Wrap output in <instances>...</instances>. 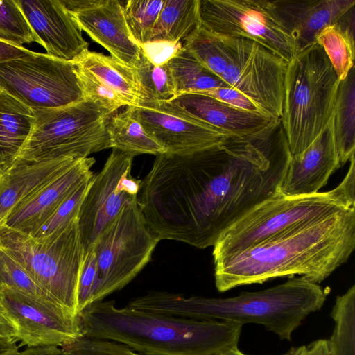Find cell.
Segmentation results:
<instances>
[{"label": "cell", "mask_w": 355, "mask_h": 355, "mask_svg": "<svg viewBox=\"0 0 355 355\" xmlns=\"http://www.w3.org/2000/svg\"><path fill=\"white\" fill-rule=\"evenodd\" d=\"M355 248V207L284 233L214 262L216 288L301 275L319 284L346 263Z\"/></svg>", "instance_id": "cell-1"}, {"label": "cell", "mask_w": 355, "mask_h": 355, "mask_svg": "<svg viewBox=\"0 0 355 355\" xmlns=\"http://www.w3.org/2000/svg\"><path fill=\"white\" fill-rule=\"evenodd\" d=\"M82 336L112 340L145 355H214L237 347L243 324L196 320L95 302L78 315Z\"/></svg>", "instance_id": "cell-2"}, {"label": "cell", "mask_w": 355, "mask_h": 355, "mask_svg": "<svg viewBox=\"0 0 355 355\" xmlns=\"http://www.w3.org/2000/svg\"><path fill=\"white\" fill-rule=\"evenodd\" d=\"M328 293V289L300 277L263 291L243 292L227 298L185 297L153 291L131 300L127 306L196 320L259 324L282 340H291L293 332L302 321L322 307Z\"/></svg>", "instance_id": "cell-3"}, {"label": "cell", "mask_w": 355, "mask_h": 355, "mask_svg": "<svg viewBox=\"0 0 355 355\" xmlns=\"http://www.w3.org/2000/svg\"><path fill=\"white\" fill-rule=\"evenodd\" d=\"M340 83L316 42L287 63L281 123L291 155L302 152L331 118Z\"/></svg>", "instance_id": "cell-4"}, {"label": "cell", "mask_w": 355, "mask_h": 355, "mask_svg": "<svg viewBox=\"0 0 355 355\" xmlns=\"http://www.w3.org/2000/svg\"><path fill=\"white\" fill-rule=\"evenodd\" d=\"M78 218L42 238L0 226V245L51 300L76 315L78 282L85 259Z\"/></svg>", "instance_id": "cell-5"}, {"label": "cell", "mask_w": 355, "mask_h": 355, "mask_svg": "<svg viewBox=\"0 0 355 355\" xmlns=\"http://www.w3.org/2000/svg\"><path fill=\"white\" fill-rule=\"evenodd\" d=\"M352 207L355 206L338 186L329 191L306 196H291L279 191L221 234L213 246L214 261Z\"/></svg>", "instance_id": "cell-6"}, {"label": "cell", "mask_w": 355, "mask_h": 355, "mask_svg": "<svg viewBox=\"0 0 355 355\" xmlns=\"http://www.w3.org/2000/svg\"><path fill=\"white\" fill-rule=\"evenodd\" d=\"M33 112L31 133L11 164L61 157L83 159L111 148L107 126L112 114L90 101Z\"/></svg>", "instance_id": "cell-7"}, {"label": "cell", "mask_w": 355, "mask_h": 355, "mask_svg": "<svg viewBox=\"0 0 355 355\" xmlns=\"http://www.w3.org/2000/svg\"><path fill=\"white\" fill-rule=\"evenodd\" d=\"M159 241L146 224L138 198L125 204L93 247L98 271L93 302L131 282L150 261Z\"/></svg>", "instance_id": "cell-8"}, {"label": "cell", "mask_w": 355, "mask_h": 355, "mask_svg": "<svg viewBox=\"0 0 355 355\" xmlns=\"http://www.w3.org/2000/svg\"><path fill=\"white\" fill-rule=\"evenodd\" d=\"M0 91L33 110L84 100L75 62L35 51L0 62Z\"/></svg>", "instance_id": "cell-9"}, {"label": "cell", "mask_w": 355, "mask_h": 355, "mask_svg": "<svg viewBox=\"0 0 355 355\" xmlns=\"http://www.w3.org/2000/svg\"><path fill=\"white\" fill-rule=\"evenodd\" d=\"M201 26L217 35L252 40L286 62L294 40L268 0H200Z\"/></svg>", "instance_id": "cell-10"}, {"label": "cell", "mask_w": 355, "mask_h": 355, "mask_svg": "<svg viewBox=\"0 0 355 355\" xmlns=\"http://www.w3.org/2000/svg\"><path fill=\"white\" fill-rule=\"evenodd\" d=\"M221 36L229 63L220 80L248 98L267 116L280 119L288 62L252 40Z\"/></svg>", "instance_id": "cell-11"}, {"label": "cell", "mask_w": 355, "mask_h": 355, "mask_svg": "<svg viewBox=\"0 0 355 355\" xmlns=\"http://www.w3.org/2000/svg\"><path fill=\"white\" fill-rule=\"evenodd\" d=\"M0 309L14 326L20 346L62 347L82 336L78 315L12 286H0Z\"/></svg>", "instance_id": "cell-12"}, {"label": "cell", "mask_w": 355, "mask_h": 355, "mask_svg": "<svg viewBox=\"0 0 355 355\" xmlns=\"http://www.w3.org/2000/svg\"><path fill=\"white\" fill-rule=\"evenodd\" d=\"M133 158L112 149L103 168L94 175L78 218L85 255L123 206L137 198L123 191L120 184L122 177L131 173Z\"/></svg>", "instance_id": "cell-13"}, {"label": "cell", "mask_w": 355, "mask_h": 355, "mask_svg": "<svg viewBox=\"0 0 355 355\" xmlns=\"http://www.w3.org/2000/svg\"><path fill=\"white\" fill-rule=\"evenodd\" d=\"M166 153L189 154L230 137L222 130L190 116L171 102H142L127 106Z\"/></svg>", "instance_id": "cell-14"}, {"label": "cell", "mask_w": 355, "mask_h": 355, "mask_svg": "<svg viewBox=\"0 0 355 355\" xmlns=\"http://www.w3.org/2000/svg\"><path fill=\"white\" fill-rule=\"evenodd\" d=\"M80 29L123 64L135 68L141 49L128 28L121 1L62 0Z\"/></svg>", "instance_id": "cell-15"}, {"label": "cell", "mask_w": 355, "mask_h": 355, "mask_svg": "<svg viewBox=\"0 0 355 355\" xmlns=\"http://www.w3.org/2000/svg\"><path fill=\"white\" fill-rule=\"evenodd\" d=\"M46 54L76 62L89 43L62 0H16Z\"/></svg>", "instance_id": "cell-16"}, {"label": "cell", "mask_w": 355, "mask_h": 355, "mask_svg": "<svg viewBox=\"0 0 355 355\" xmlns=\"http://www.w3.org/2000/svg\"><path fill=\"white\" fill-rule=\"evenodd\" d=\"M94 163L93 157L80 159L44 183L12 210L3 226L33 234L74 189L94 175Z\"/></svg>", "instance_id": "cell-17"}, {"label": "cell", "mask_w": 355, "mask_h": 355, "mask_svg": "<svg viewBox=\"0 0 355 355\" xmlns=\"http://www.w3.org/2000/svg\"><path fill=\"white\" fill-rule=\"evenodd\" d=\"M340 167L331 118L306 148L291 156L279 191L291 196L318 193Z\"/></svg>", "instance_id": "cell-18"}, {"label": "cell", "mask_w": 355, "mask_h": 355, "mask_svg": "<svg viewBox=\"0 0 355 355\" xmlns=\"http://www.w3.org/2000/svg\"><path fill=\"white\" fill-rule=\"evenodd\" d=\"M278 17L290 32L297 53L315 42L324 27L354 12V0H272Z\"/></svg>", "instance_id": "cell-19"}, {"label": "cell", "mask_w": 355, "mask_h": 355, "mask_svg": "<svg viewBox=\"0 0 355 355\" xmlns=\"http://www.w3.org/2000/svg\"><path fill=\"white\" fill-rule=\"evenodd\" d=\"M170 102L195 119L231 136L255 133L277 120L262 113L229 105L205 94H184Z\"/></svg>", "instance_id": "cell-20"}, {"label": "cell", "mask_w": 355, "mask_h": 355, "mask_svg": "<svg viewBox=\"0 0 355 355\" xmlns=\"http://www.w3.org/2000/svg\"><path fill=\"white\" fill-rule=\"evenodd\" d=\"M78 159L61 157L32 162H18L0 170V226L12 210L44 183L64 172Z\"/></svg>", "instance_id": "cell-21"}, {"label": "cell", "mask_w": 355, "mask_h": 355, "mask_svg": "<svg viewBox=\"0 0 355 355\" xmlns=\"http://www.w3.org/2000/svg\"><path fill=\"white\" fill-rule=\"evenodd\" d=\"M33 110L0 91V170L8 167L28 137Z\"/></svg>", "instance_id": "cell-22"}, {"label": "cell", "mask_w": 355, "mask_h": 355, "mask_svg": "<svg viewBox=\"0 0 355 355\" xmlns=\"http://www.w3.org/2000/svg\"><path fill=\"white\" fill-rule=\"evenodd\" d=\"M75 63L114 91L128 106L137 105L140 102L141 92L134 68L112 56L89 51Z\"/></svg>", "instance_id": "cell-23"}, {"label": "cell", "mask_w": 355, "mask_h": 355, "mask_svg": "<svg viewBox=\"0 0 355 355\" xmlns=\"http://www.w3.org/2000/svg\"><path fill=\"white\" fill-rule=\"evenodd\" d=\"M354 75V67L347 77L340 81L331 116L335 146L340 166L349 161L355 152Z\"/></svg>", "instance_id": "cell-24"}, {"label": "cell", "mask_w": 355, "mask_h": 355, "mask_svg": "<svg viewBox=\"0 0 355 355\" xmlns=\"http://www.w3.org/2000/svg\"><path fill=\"white\" fill-rule=\"evenodd\" d=\"M111 148L136 156L166 153L162 145L152 136L127 107L112 114L107 126Z\"/></svg>", "instance_id": "cell-25"}, {"label": "cell", "mask_w": 355, "mask_h": 355, "mask_svg": "<svg viewBox=\"0 0 355 355\" xmlns=\"http://www.w3.org/2000/svg\"><path fill=\"white\" fill-rule=\"evenodd\" d=\"M200 26V0H164L150 42H183Z\"/></svg>", "instance_id": "cell-26"}, {"label": "cell", "mask_w": 355, "mask_h": 355, "mask_svg": "<svg viewBox=\"0 0 355 355\" xmlns=\"http://www.w3.org/2000/svg\"><path fill=\"white\" fill-rule=\"evenodd\" d=\"M354 15L322 28L315 42L324 50L338 79H345L354 67Z\"/></svg>", "instance_id": "cell-27"}, {"label": "cell", "mask_w": 355, "mask_h": 355, "mask_svg": "<svg viewBox=\"0 0 355 355\" xmlns=\"http://www.w3.org/2000/svg\"><path fill=\"white\" fill-rule=\"evenodd\" d=\"M167 64L173 77L178 96L229 87L205 68L184 46Z\"/></svg>", "instance_id": "cell-28"}, {"label": "cell", "mask_w": 355, "mask_h": 355, "mask_svg": "<svg viewBox=\"0 0 355 355\" xmlns=\"http://www.w3.org/2000/svg\"><path fill=\"white\" fill-rule=\"evenodd\" d=\"M331 317L333 333L328 339L332 355H355V286L336 298Z\"/></svg>", "instance_id": "cell-29"}, {"label": "cell", "mask_w": 355, "mask_h": 355, "mask_svg": "<svg viewBox=\"0 0 355 355\" xmlns=\"http://www.w3.org/2000/svg\"><path fill=\"white\" fill-rule=\"evenodd\" d=\"M134 69L141 92L139 103L170 102L178 96L168 64L155 65L142 53Z\"/></svg>", "instance_id": "cell-30"}, {"label": "cell", "mask_w": 355, "mask_h": 355, "mask_svg": "<svg viewBox=\"0 0 355 355\" xmlns=\"http://www.w3.org/2000/svg\"><path fill=\"white\" fill-rule=\"evenodd\" d=\"M182 44L205 68L220 79L229 63L227 51L221 35L200 26Z\"/></svg>", "instance_id": "cell-31"}, {"label": "cell", "mask_w": 355, "mask_h": 355, "mask_svg": "<svg viewBox=\"0 0 355 355\" xmlns=\"http://www.w3.org/2000/svg\"><path fill=\"white\" fill-rule=\"evenodd\" d=\"M164 0L123 1L125 19L133 40L141 45L150 42Z\"/></svg>", "instance_id": "cell-32"}, {"label": "cell", "mask_w": 355, "mask_h": 355, "mask_svg": "<svg viewBox=\"0 0 355 355\" xmlns=\"http://www.w3.org/2000/svg\"><path fill=\"white\" fill-rule=\"evenodd\" d=\"M93 176L85 180L74 189L31 236L37 238L49 236L64 228L71 220L78 217L81 204L89 189Z\"/></svg>", "instance_id": "cell-33"}, {"label": "cell", "mask_w": 355, "mask_h": 355, "mask_svg": "<svg viewBox=\"0 0 355 355\" xmlns=\"http://www.w3.org/2000/svg\"><path fill=\"white\" fill-rule=\"evenodd\" d=\"M0 32L18 46L33 42L40 45L16 0H0Z\"/></svg>", "instance_id": "cell-34"}, {"label": "cell", "mask_w": 355, "mask_h": 355, "mask_svg": "<svg viewBox=\"0 0 355 355\" xmlns=\"http://www.w3.org/2000/svg\"><path fill=\"white\" fill-rule=\"evenodd\" d=\"M77 72L82 87L84 100L90 101L102 107L110 114H114L117 110L123 106H128L127 103L114 91L102 83L92 73L81 68L78 64Z\"/></svg>", "instance_id": "cell-35"}, {"label": "cell", "mask_w": 355, "mask_h": 355, "mask_svg": "<svg viewBox=\"0 0 355 355\" xmlns=\"http://www.w3.org/2000/svg\"><path fill=\"white\" fill-rule=\"evenodd\" d=\"M1 285L12 286L55 302L36 284L24 267L0 245Z\"/></svg>", "instance_id": "cell-36"}, {"label": "cell", "mask_w": 355, "mask_h": 355, "mask_svg": "<svg viewBox=\"0 0 355 355\" xmlns=\"http://www.w3.org/2000/svg\"><path fill=\"white\" fill-rule=\"evenodd\" d=\"M60 348L64 355H142L120 343L85 336Z\"/></svg>", "instance_id": "cell-37"}, {"label": "cell", "mask_w": 355, "mask_h": 355, "mask_svg": "<svg viewBox=\"0 0 355 355\" xmlns=\"http://www.w3.org/2000/svg\"><path fill=\"white\" fill-rule=\"evenodd\" d=\"M97 282L98 271L96 259L95 252L92 248L85 255L84 263L79 277L77 296V315L93 302Z\"/></svg>", "instance_id": "cell-38"}, {"label": "cell", "mask_w": 355, "mask_h": 355, "mask_svg": "<svg viewBox=\"0 0 355 355\" xmlns=\"http://www.w3.org/2000/svg\"><path fill=\"white\" fill-rule=\"evenodd\" d=\"M144 56L155 65L167 64L182 48V42L150 41L139 45Z\"/></svg>", "instance_id": "cell-39"}, {"label": "cell", "mask_w": 355, "mask_h": 355, "mask_svg": "<svg viewBox=\"0 0 355 355\" xmlns=\"http://www.w3.org/2000/svg\"><path fill=\"white\" fill-rule=\"evenodd\" d=\"M196 94H205L213 97L225 104L241 110L264 114L263 111L248 98L230 87L214 88Z\"/></svg>", "instance_id": "cell-40"}, {"label": "cell", "mask_w": 355, "mask_h": 355, "mask_svg": "<svg viewBox=\"0 0 355 355\" xmlns=\"http://www.w3.org/2000/svg\"><path fill=\"white\" fill-rule=\"evenodd\" d=\"M284 355H332L327 339H318L306 345L291 347Z\"/></svg>", "instance_id": "cell-41"}, {"label": "cell", "mask_w": 355, "mask_h": 355, "mask_svg": "<svg viewBox=\"0 0 355 355\" xmlns=\"http://www.w3.org/2000/svg\"><path fill=\"white\" fill-rule=\"evenodd\" d=\"M33 52L24 46H18L0 40V62L21 58Z\"/></svg>", "instance_id": "cell-42"}, {"label": "cell", "mask_w": 355, "mask_h": 355, "mask_svg": "<svg viewBox=\"0 0 355 355\" xmlns=\"http://www.w3.org/2000/svg\"><path fill=\"white\" fill-rule=\"evenodd\" d=\"M16 355H64L60 347L55 345L27 347Z\"/></svg>", "instance_id": "cell-43"}, {"label": "cell", "mask_w": 355, "mask_h": 355, "mask_svg": "<svg viewBox=\"0 0 355 355\" xmlns=\"http://www.w3.org/2000/svg\"><path fill=\"white\" fill-rule=\"evenodd\" d=\"M0 338L17 340L14 326L0 309Z\"/></svg>", "instance_id": "cell-44"}, {"label": "cell", "mask_w": 355, "mask_h": 355, "mask_svg": "<svg viewBox=\"0 0 355 355\" xmlns=\"http://www.w3.org/2000/svg\"><path fill=\"white\" fill-rule=\"evenodd\" d=\"M17 340L0 338V355H16L20 345Z\"/></svg>", "instance_id": "cell-45"}, {"label": "cell", "mask_w": 355, "mask_h": 355, "mask_svg": "<svg viewBox=\"0 0 355 355\" xmlns=\"http://www.w3.org/2000/svg\"><path fill=\"white\" fill-rule=\"evenodd\" d=\"M214 355H248L242 353L237 347H234L232 348H229L221 351Z\"/></svg>", "instance_id": "cell-46"}, {"label": "cell", "mask_w": 355, "mask_h": 355, "mask_svg": "<svg viewBox=\"0 0 355 355\" xmlns=\"http://www.w3.org/2000/svg\"><path fill=\"white\" fill-rule=\"evenodd\" d=\"M0 40L3 41V42H7L8 44L15 45L10 38H9L6 35L1 33V32H0Z\"/></svg>", "instance_id": "cell-47"}]
</instances>
